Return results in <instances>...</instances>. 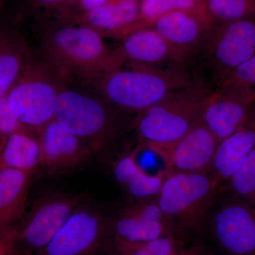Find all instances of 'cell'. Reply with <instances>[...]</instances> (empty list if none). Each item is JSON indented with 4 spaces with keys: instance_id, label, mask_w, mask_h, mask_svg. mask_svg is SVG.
I'll return each mask as SVG.
<instances>
[{
    "instance_id": "8fae6325",
    "label": "cell",
    "mask_w": 255,
    "mask_h": 255,
    "mask_svg": "<svg viewBox=\"0 0 255 255\" xmlns=\"http://www.w3.org/2000/svg\"><path fill=\"white\" fill-rule=\"evenodd\" d=\"M255 110V91L224 80L210 95L201 122L219 143L237 131Z\"/></svg>"
},
{
    "instance_id": "4316f807",
    "label": "cell",
    "mask_w": 255,
    "mask_h": 255,
    "mask_svg": "<svg viewBox=\"0 0 255 255\" xmlns=\"http://www.w3.org/2000/svg\"><path fill=\"white\" fill-rule=\"evenodd\" d=\"M25 127L10 110L6 97L0 98V150L13 134Z\"/></svg>"
},
{
    "instance_id": "e0dca14e",
    "label": "cell",
    "mask_w": 255,
    "mask_h": 255,
    "mask_svg": "<svg viewBox=\"0 0 255 255\" xmlns=\"http://www.w3.org/2000/svg\"><path fill=\"white\" fill-rule=\"evenodd\" d=\"M120 41L121 44L114 51L121 67L128 63L182 67L168 43L152 28L137 30L122 37Z\"/></svg>"
},
{
    "instance_id": "44dd1931",
    "label": "cell",
    "mask_w": 255,
    "mask_h": 255,
    "mask_svg": "<svg viewBox=\"0 0 255 255\" xmlns=\"http://www.w3.org/2000/svg\"><path fill=\"white\" fill-rule=\"evenodd\" d=\"M139 149L140 147L116 161L113 167L114 179L137 199L156 197L163 184L166 172L150 175L142 170L135 159Z\"/></svg>"
},
{
    "instance_id": "d4e9b609",
    "label": "cell",
    "mask_w": 255,
    "mask_h": 255,
    "mask_svg": "<svg viewBox=\"0 0 255 255\" xmlns=\"http://www.w3.org/2000/svg\"><path fill=\"white\" fill-rule=\"evenodd\" d=\"M117 255H179L182 248L175 236H167L144 243L114 241Z\"/></svg>"
},
{
    "instance_id": "ac0fdd59",
    "label": "cell",
    "mask_w": 255,
    "mask_h": 255,
    "mask_svg": "<svg viewBox=\"0 0 255 255\" xmlns=\"http://www.w3.org/2000/svg\"><path fill=\"white\" fill-rule=\"evenodd\" d=\"M33 59L19 29L12 23L0 22V98L9 93Z\"/></svg>"
},
{
    "instance_id": "6da1fadb",
    "label": "cell",
    "mask_w": 255,
    "mask_h": 255,
    "mask_svg": "<svg viewBox=\"0 0 255 255\" xmlns=\"http://www.w3.org/2000/svg\"><path fill=\"white\" fill-rule=\"evenodd\" d=\"M86 82L96 94L122 112H139L158 103L171 92L194 82L187 68L125 64Z\"/></svg>"
},
{
    "instance_id": "836d02e7",
    "label": "cell",
    "mask_w": 255,
    "mask_h": 255,
    "mask_svg": "<svg viewBox=\"0 0 255 255\" xmlns=\"http://www.w3.org/2000/svg\"><path fill=\"white\" fill-rule=\"evenodd\" d=\"M202 255H214L211 254V253H210L209 252L206 251L204 249V252H203Z\"/></svg>"
},
{
    "instance_id": "7c38bea8",
    "label": "cell",
    "mask_w": 255,
    "mask_h": 255,
    "mask_svg": "<svg viewBox=\"0 0 255 255\" xmlns=\"http://www.w3.org/2000/svg\"><path fill=\"white\" fill-rule=\"evenodd\" d=\"M219 145L201 122L176 141L147 147L164 161L166 174H211Z\"/></svg>"
},
{
    "instance_id": "4dcf8cb0",
    "label": "cell",
    "mask_w": 255,
    "mask_h": 255,
    "mask_svg": "<svg viewBox=\"0 0 255 255\" xmlns=\"http://www.w3.org/2000/svg\"><path fill=\"white\" fill-rule=\"evenodd\" d=\"M0 255H21L15 246L11 233L0 238Z\"/></svg>"
},
{
    "instance_id": "83f0119b",
    "label": "cell",
    "mask_w": 255,
    "mask_h": 255,
    "mask_svg": "<svg viewBox=\"0 0 255 255\" xmlns=\"http://www.w3.org/2000/svg\"><path fill=\"white\" fill-rule=\"evenodd\" d=\"M224 80L234 82L255 91V55L235 69Z\"/></svg>"
},
{
    "instance_id": "5bb4252c",
    "label": "cell",
    "mask_w": 255,
    "mask_h": 255,
    "mask_svg": "<svg viewBox=\"0 0 255 255\" xmlns=\"http://www.w3.org/2000/svg\"><path fill=\"white\" fill-rule=\"evenodd\" d=\"M213 22L207 11L176 10L159 16L149 28L155 29L165 40L179 65L187 68Z\"/></svg>"
},
{
    "instance_id": "d6986e66",
    "label": "cell",
    "mask_w": 255,
    "mask_h": 255,
    "mask_svg": "<svg viewBox=\"0 0 255 255\" xmlns=\"http://www.w3.org/2000/svg\"><path fill=\"white\" fill-rule=\"evenodd\" d=\"M33 174L0 167V238L11 232L26 214Z\"/></svg>"
},
{
    "instance_id": "ba28073f",
    "label": "cell",
    "mask_w": 255,
    "mask_h": 255,
    "mask_svg": "<svg viewBox=\"0 0 255 255\" xmlns=\"http://www.w3.org/2000/svg\"><path fill=\"white\" fill-rule=\"evenodd\" d=\"M85 200V194L53 192L40 196L11 232L21 255L39 254Z\"/></svg>"
},
{
    "instance_id": "1f68e13d",
    "label": "cell",
    "mask_w": 255,
    "mask_h": 255,
    "mask_svg": "<svg viewBox=\"0 0 255 255\" xmlns=\"http://www.w3.org/2000/svg\"><path fill=\"white\" fill-rule=\"evenodd\" d=\"M204 249L199 247H191V248L182 249L179 255H202Z\"/></svg>"
},
{
    "instance_id": "7402d4cb",
    "label": "cell",
    "mask_w": 255,
    "mask_h": 255,
    "mask_svg": "<svg viewBox=\"0 0 255 255\" xmlns=\"http://www.w3.org/2000/svg\"><path fill=\"white\" fill-rule=\"evenodd\" d=\"M40 164V146L36 131L23 128L15 132L0 150V167L32 172Z\"/></svg>"
},
{
    "instance_id": "9c48e42d",
    "label": "cell",
    "mask_w": 255,
    "mask_h": 255,
    "mask_svg": "<svg viewBox=\"0 0 255 255\" xmlns=\"http://www.w3.org/2000/svg\"><path fill=\"white\" fill-rule=\"evenodd\" d=\"M111 221L82 204L38 255H94L111 237Z\"/></svg>"
},
{
    "instance_id": "e575fe53",
    "label": "cell",
    "mask_w": 255,
    "mask_h": 255,
    "mask_svg": "<svg viewBox=\"0 0 255 255\" xmlns=\"http://www.w3.org/2000/svg\"><path fill=\"white\" fill-rule=\"evenodd\" d=\"M137 1H140V0H137Z\"/></svg>"
},
{
    "instance_id": "4fadbf2b",
    "label": "cell",
    "mask_w": 255,
    "mask_h": 255,
    "mask_svg": "<svg viewBox=\"0 0 255 255\" xmlns=\"http://www.w3.org/2000/svg\"><path fill=\"white\" fill-rule=\"evenodd\" d=\"M177 230L174 221L161 210L155 197L126 206L110 226L112 242L127 243H144L175 236Z\"/></svg>"
},
{
    "instance_id": "5b68a950",
    "label": "cell",
    "mask_w": 255,
    "mask_h": 255,
    "mask_svg": "<svg viewBox=\"0 0 255 255\" xmlns=\"http://www.w3.org/2000/svg\"><path fill=\"white\" fill-rule=\"evenodd\" d=\"M121 113L100 96L65 85L57 101L54 119L96 152L107 147L119 132Z\"/></svg>"
},
{
    "instance_id": "484cf974",
    "label": "cell",
    "mask_w": 255,
    "mask_h": 255,
    "mask_svg": "<svg viewBox=\"0 0 255 255\" xmlns=\"http://www.w3.org/2000/svg\"><path fill=\"white\" fill-rule=\"evenodd\" d=\"M206 4L209 16L216 22L255 21V0H206Z\"/></svg>"
},
{
    "instance_id": "ffe728a7",
    "label": "cell",
    "mask_w": 255,
    "mask_h": 255,
    "mask_svg": "<svg viewBox=\"0 0 255 255\" xmlns=\"http://www.w3.org/2000/svg\"><path fill=\"white\" fill-rule=\"evenodd\" d=\"M255 147V110L246 123L220 142L211 174L219 183L228 181L238 163Z\"/></svg>"
},
{
    "instance_id": "f546056e",
    "label": "cell",
    "mask_w": 255,
    "mask_h": 255,
    "mask_svg": "<svg viewBox=\"0 0 255 255\" xmlns=\"http://www.w3.org/2000/svg\"><path fill=\"white\" fill-rule=\"evenodd\" d=\"M32 8L53 11L54 14L61 12L68 8L74 0H28Z\"/></svg>"
},
{
    "instance_id": "f1b7e54d",
    "label": "cell",
    "mask_w": 255,
    "mask_h": 255,
    "mask_svg": "<svg viewBox=\"0 0 255 255\" xmlns=\"http://www.w3.org/2000/svg\"><path fill=\"white\" fill-rule=\"evenodd\" d=\"M110 1V0H74L68 8L54 15H72L86 12Z\"/></svg>"
},
{
    "instance_id": "7a4b0ae2",
    "label": "cell",
    "mask_w": 255,
    "mask_h": 255,
    "mask_svg": "<svg viewBox=\"0 0 255 255\" xmlns=\"http://www.w3.org/2000/svg\"><path fill=\"white\" fill-rule=\"evenodd\" d=\"M40 44L45 60L67 80L75 76L87 82L121 68L98 33L55 16L42 30Z\"/></svg>"
},
{
    "instance_id": "603a6c76",
    "label": "cell",
    "mask_w": 255,
    "mask_h": 255,
    "mask_svg": "<svg viewBox=\"0 0 255 255\" xmlns=\"http://www.w3.org/2000/svg\"><path fill=\"white\" fill-rule=\"evenodd\" d=\"M176 10L207 11L206 4L187 0H140L139 18L132 32L150 27L162 15ZM131 32V33H132Z\"/></svg>"
},
{
    "instance_id": "3957f363",
    "label": "cell",
    "mask_w": 255,
    "mask_h": 255,
    "mask_svg": "<svg viewBox=\"0 0 255 255\" xmlns=\"http://www.w3.org/2000/svg\"><path fill=\"white\" fill-rule=\"evenodd\" d=\"M213 90L194 80L189 86L171 92L163 100L139 112L137 135L145 147L171 143L201 122Z\"/></svg>"
},
{
    "instance_id": "9a60e30c",
    "label": "cell",
    "mask_w": 255,
    "mask_h": 255,
    "mask_svg": "<svg viewBox=\"0 0 255 255\" xmlns=\"http://www.w3.org/2000/svg\"><path fill=\"white\" fill-rule=\"evenodd\" d=\"M40 146V167L48 174L67 173L85 163L92 153L81 140L55 119L36 130Z\"/></svg>"
},
{
    "instance_id": "52a82bcc",
    "label": "cell",
    "mask_w": 255,
    "mask_h": 255,
    "mask_svg": "<svg viewBox=\"0 0 255 255\" xmlns=\"http://www.w3.org/2000/svg\"><path fill=\"white\" fill-rule=\"evenodd\" d=\"M219 182L211 174H166L156 200L177 229H201L214 205Z\"/></svg>"
},
{
    "instance_id": "d6a6232c",
    "label": "cell",
    "mask_w": 255,
    "mask_h": 255,
    "mask_svg": "<svg viewBox=\"0 0 255 255\" xmlns=\"http://www.w3.org/2000/svg\"><path fill=\"white\" fill-rule=\"evenodd\" d=\"M7 1L8 0H0V12H1L3 8L4 7L5 4L7 2Z\"/></svg>"
},
{
    "instance_id": "8992f818",
    "label": "cell",
    "mask_w": 255,
    "mask_h": 255,
    "mask_svg": "<svg viewBox=\"0 0 255 255\" xmlns=\"http://www.w3.org/2000/svg\"><path fill=\"white\" fill-rule=\"evenodd\" d=\"M66 81L46 60L33 59L6 95V102L18 120L36 131L54 119L57 101Z\"/></svg>"
},
{
    "instance_id": "277c9868",
    "label": "cell",
    "mask_w": 255,
    "mask_h": 255,
    "mask_svg": "<svg viewBox=\"0 0 255 255\" xmlns=\"http://www.w3.org/2000/svg\"><path fill=\"white\" fill-rule=\"evenodd\" d=\"M255 55V21L216 22L206 32L192 63L193 78L212 89L219 86L233 70Z\"/></svg>"
},
{
    "instance_id": "2e32d148",
    "label": "cell",
    "mask_w": 255,
    "mask_h": 255,
    "mask_svg": "<svg viewBox=\"0 0 255 255\" xmlns=\"http://www.w3.org/2000/svg\"><path fill=\"white\" fill-rule=\"evenodd\" d=\"M55 17L91 28L102 37L121 38L131 33L139 18V1L110 0L86 12Z\"/></svg>"
},
{
    "instance_id": "cb8c5ba5",
    "label": "cell",
    "mask_w": 255,
    "mask_h": 255,
    "mask_svg": "<svg viewBox=\"0 0 255 255\" xmlns=\"http://www.w3.org/2000/svg\"><path fill=\"white\" fill-rule=\"evenodd\" d=\"M228 182L233 195L255 206V147L236 166Z\"/></svg>"
},
{
    "instance_id": "30bf717a",
    "label": "cell",
    "mask_w": 255,
    "mask_h": 255,
    "mask_svg": "<svg viewBox=\"0 0 255 255\" xmlns=\"http://www.w3.org/2000/svg\"><path fill=\"white\" fill-rule=\"evenodd\" d=\"M213 237L226 255H255V206L228 197L211 214Z\"/></svg>"
}]
</instances>
